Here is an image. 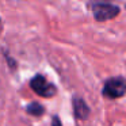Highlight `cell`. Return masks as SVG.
<instances>
[{
	"label": "cell",
	"mask_w": 126,
	"mask_h": 126,
	"mask_svg": "<svg viewBox=\"0 0 126 126\" xmlns=\"http://www.w3.org/2000/svg\"><path fill=\"white\" fill-rule=\"evenodd\" d=\"M88 7L92 10L94 18L98 22H106V20L112 19L119 14V7L118 6L112 3H106L102 0H94L88 4Z\"/></svg>",
	"instance_id": "1"
},
{
	"label": "cell",
	"mask_w": 126,
	"mask_h": 126,
	"mask_svg": "<svg viewBox=\"0 0 126 126\" xmlns=\"http://www.w3.org/2000/svg\"><path fill=\"white\" fill-rule=\"evenodd\" d=\"M126 92V81L123 77H111L104 83L103 87V94L104 98L109 99H118L123 96Z\"/></svg>",
	"instance_id": "2"
},
{
	"label": "cell",
	"mask_w": 126,
	"mask_h": 126,
	"mask_svg": "<svg viewBox=\"0 0 126 126\" xmlns=\"http://www.w3.org/2000/svg\"><path fill=\"white\" fill-rule=\"evenodd\" d=\"M30 87L37 95H39L41 98H52L56 95L57 90H56V85L49 83L45 76L42 75H35L33 79L30 80Z\"/></svg>",
	"instance_id": "3"
},
{
	"label": "cell",
	"mask_w": 126,
	"mask_h": 126,
	"mask_svg": "<svg viewBox=\"0 0 126 126\" xmlns=\"http://www.w3.org/2000/svg\"><path fill=\"white\" fill-rule=\"evenodd\" d=\"M73 112L77 119H87L90 115V107L81 98H73Z\"/></svg>",
	"instance_id": "4"
},
{
	"label": "cell",
	"mask_w": 126,
	"mask_h": 126,
	"mask_svg": "<svg viewBox=\"0 0 126 126\" xmlns=\"http://www.w3.org/2000/svg\"><path fill=\"white\" fill-rule=\"evenodd\" d=\"M26 110H27L29 114H30V115H34V117H39V115H42V114L45 112L44 106H42V104H39V103H37V102L30 103Z\"/></svg>",
	"instance_id": "5"
},
{
	"label": "cell",
	"mask_w": 126,
	"mask_h": 126,
	"mask_svg": "<svg viewBox=\"0 0 126 126\" xmlns=\"http://www.w3.org/2000/svg\"><path fill=\"white\" fill-rule=\"evenodd\" d=\"M52 126H63V125H61L60 118H58L57 115H54V117L52 118Z\"/></svg>",
	"instance_id": "6"
}]
</instances>
